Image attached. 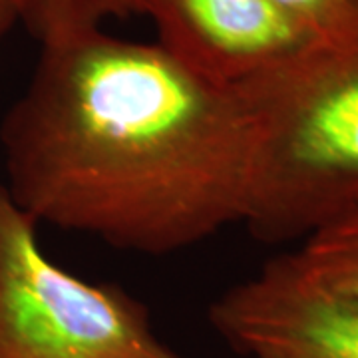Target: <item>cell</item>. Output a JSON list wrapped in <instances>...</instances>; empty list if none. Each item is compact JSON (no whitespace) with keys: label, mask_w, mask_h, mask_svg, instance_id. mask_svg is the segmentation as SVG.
I'll use <instances>...</instances> for the list:
<instances>
[{"label":"cell","mask_w":358,"mask_h":358,"mask_svg":"<svg viewBox=\"0 0 358 358\" xmlns=\"http://www.w3.org/2000/svg\"><path fill=\"white\" fill-rule=\"evenodd\" d=\"M6 189L36 223L169 255L243 221L245 103L157 42L103 28L40 46L0 122Z\"/></svg>","instance_id":"obj_1"},{"label":"cell","mask_w":358,"mask_h":358,"mask_svg":"<svg viewBox=\"0 0 358 358\" xmlns=\"http://www.w3.org/2000/svg\"><path fill=\"white\" fill-rule=\"evenodd\" d=\"M235 90L251 134L241 225L255 239L301 243L358 203V34L315 42Z\"/></svg>","instance_id":"obj_2"},{"label":"cell","mask_w":358,"mask_h":358,"mask_svg":"<svg viewBox=\"0 0 358 358\" xmlns=\"http://www.w3.org/2000/svg\"><path fill=\"white\" fill-rule=\"evenodd\" d=\"M0 358H185L148 307L86 281L42 249L38 223L0 181Z\"/></svg>","instance_id":"obj_3"},{"label":"cell","mask_w":358,"mask_h":358,"mask_svg":"<svg viewBox=\"0 0 358 358\" xmlns=\"http://www.w3.org/2000/svg\"><path fill=\"white\" fill-rule=\"evenodd\" d=\"M209 322L243 358H358V305L320 282L294 251L217 296Z\"/></svg>","instance_id":"obj_4"},{"label":"cell","mask_w":358,"mask_h":358,"mask_svg":"<svg viewBox=\"0 0 358 358\" xmlns=\"http://www.w3.org/2000/svg\"><path fill=\"white\" fill-rule=\"evenodd\" d=\"M157 44L225 88H239L315 44L273 0H140Z\"/></svg>","instance_id":"obj_5"},{"label":"cell","mask_w":358,"mask_h":358,"mask_svg":"<svg viewBox=\"0 0 358 358\" xmlns=\"http://www.w3.org/2000/svg\"><path fill=\"white\" fill-rule=\"evenodd\" d=\"M294 255L320 282L358 305V203L310 233Z\"/></svg>","instance_id":"obj_6"},{"label":"cell","mask_w":358,"mask_h":358,"mask_svg":"<svg viewBox=\"0 0 358 358\" xmlns=\"http://www.w3.org/2000/svg\"><path fill=\"white\" fill-rule=\"evenodd\" d=\"M140 14V0H20V24L46 46Z\"/></svg>","instance_id":"obj_7"},{"label":"cell","mask_w":358,"mask_h":358,"mask_svg":"<svg viewBox=\"0 0 358 358\" xmlns=\"http://www.w3.org/2000/svg\"><path fill=\"white\" fill-rule=\"evenodd\" d=\"M313 42H338L358 34V0H273Z\"/></svg>","instance_id":"obj_8"},{"label":"cell","mask_w":358,"mask_h":358,"mask_svg":"<svg viewBox=\"0 0 358 358\" xmlns=\"http://www.w3.org/2000/svg\"><path fill=\"white\" fill-rule=\"evenodd\" d=\"M20 24V0H0V56L14 28Z\"/></svg>","instance_id":"obj_9"}]
</instances>
